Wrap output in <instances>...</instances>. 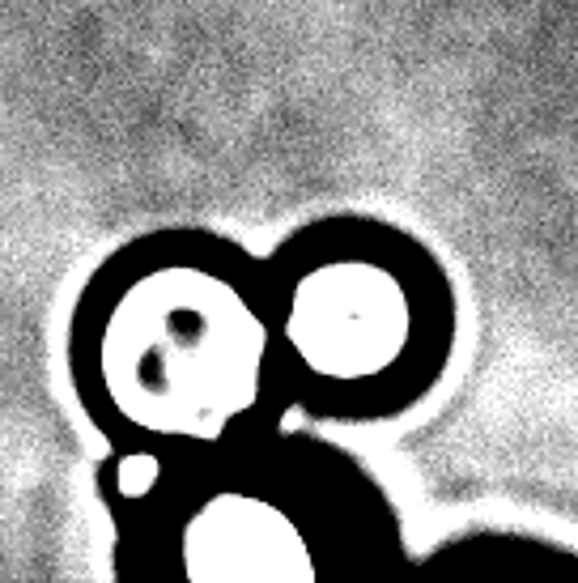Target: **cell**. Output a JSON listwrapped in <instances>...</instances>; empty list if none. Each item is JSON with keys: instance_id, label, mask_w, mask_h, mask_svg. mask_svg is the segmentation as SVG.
Wrapping results in <instances>:
<instances>
[{"instance_id": "6da1fadb", "label": "cell", "mask_w": 578, "mask_h": 583, "mask_svg": "<svg viewBox=\"0 0 578 583\" xmlns=\"http://www.w3.org/2000/svg\"><path fill=\"white\" fill-rule=\"evenodd\" d=\"M69 388L107 444L218 451L285 426L269 260L162 226L98 260L64 336Z\"/></svg>"}, {"instance_id": "3957f363", "label": "cell", "mask_w": 578, "mask_h": 583, "mask_svg": "<svg viewBox=\"0 0 578 583\" xmlns=\"http://www.w3.org/2000/svg\"><path fill=\"white\" fill-rule=\"evenodd\" d=\"M290 409L366 426L417 409L460 341V299L439 251L379 214H319L269 256Z\"/></svg>"}, {"instance_id": "7a4b0ae2", "label": "cell", "mask_w": 578, "mask_h": 583, "mask_svg": "<svg viewBox=\"0 0 578 583\" xmlns=\"http://www.w3.org/2000/svg\"><path fill=\"white\" fill-rule=\"evenodd\" d=\"M413 566L379 477L336 444L276 426L170 451L149 499L115 516V575L170 583H332Z\"/></svg>"}, {"instance_id": "277c9868", "label": "cell", "mask_w": 578, "mask_h": 583, "mask_svg": "<svg viewBox=\"0 0 578 583\" xmlns=\"http://www.w3.org/2000/svg\"><path fill=\"white\" fill-rule=\"evenodd\" d=\"M413 566L455 580H553L578 575V554L519 528H472L451 541H439Z\"/></svg>"}]
</instances>
